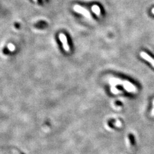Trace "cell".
<instances>
[{
    "mask_svg": "<svg viewBox=\"0 0 154 154\" xmlns=\"http://www.w3.org/2000/svg\"><path fill=\"white\" fill-rule=\"evenodd\" d=\"M140 56L141 58L144 59L146 61L150 62L151 64L154 67V59H153L151 57H150L149 54H147L146 53L142 51V52L140 53Z\"/></svg>",
    "mask_w": 154,
    "mask_h": 154,
    "instance_id": "cell-3",
    "label": "cell"
},
{
    "mask_svg": "<svg viewBox=\"0 0 154 154\" xmlns=\"http://www.w3.org/2000/svg\"><path fill=\"white\" fill-rule=\"evenodd\" d=\"M73 9H74V10L75 12L82 14L83 16L87 18V19H89V18H90V17H91L90 12L87 10H86V9L81 7L79 5H75L73 7Z\"/></svg>",
    "mask_w": 154,
    "mask_h": 154,
    "instance_id": "cell-1",
    "label": "cell"
},
{
    "mask_svg": "<svg viewBox=\"0 0 154 154\" xmlns=\"http://www.w3.org/2000/svg\"><path fill=\"white\" fill-rule=\"evenodd\" d=\"M14 26L15 27V28L16 29H20V26H21V25L20 23H19V22H14Z\"/></svg>",
    "mask_w": 154,
    "mask_h": 154,
    "instance_id": "cell-5",
    "label": "cell"
},
{
    "mask_svg": "<svg viewBox=\"0 0 154 154\" xmlns=\"http://www.w3.org/2000/svg\"><path fill=\"white\" fill-rule=\"evenodd\" d=\"M152 11V13L154 14V8H153V9H152V11Z\"/></svg>",
    "mask_w": 154,
    "mask_h": 154,
    "instance_id": "cell-6",
    "label": "cell"
},
{
    "mask_svg": "<svg viewBox=\"0 0 154 154\" xmlns=\"http://www.w3.org/2000/svg\"><path fill=\"white\" fill-rule=\"evenodd\" d=\"M92 11L94 13L96 16H99L101 15V9L98 5H93L91 8Z\"/></svg>",
    "mask_w": 154,
    "mask_h": 154,
    "instance_id": "cell-4",
    "label": "cell"
},
{
    "mask_svg": "<svg viewBox=\"0 0 154 154\" xmlns=\"http://www.w3.org/2000/svg\"><path fill=\"white\" fill-rule=\"evenodd\" d=\"M59 38L63 44V49H65L66 51H67L68 52V51L70 50V47H69V46L68 45L67 40V38H66V35L63 34V33H60L59 35Z\"/></svg>",
    "mask_w": 154,
    "mask_h": 154,
    "instance_id": "cell-2",
    "label": "cell"
}]
</instances>
